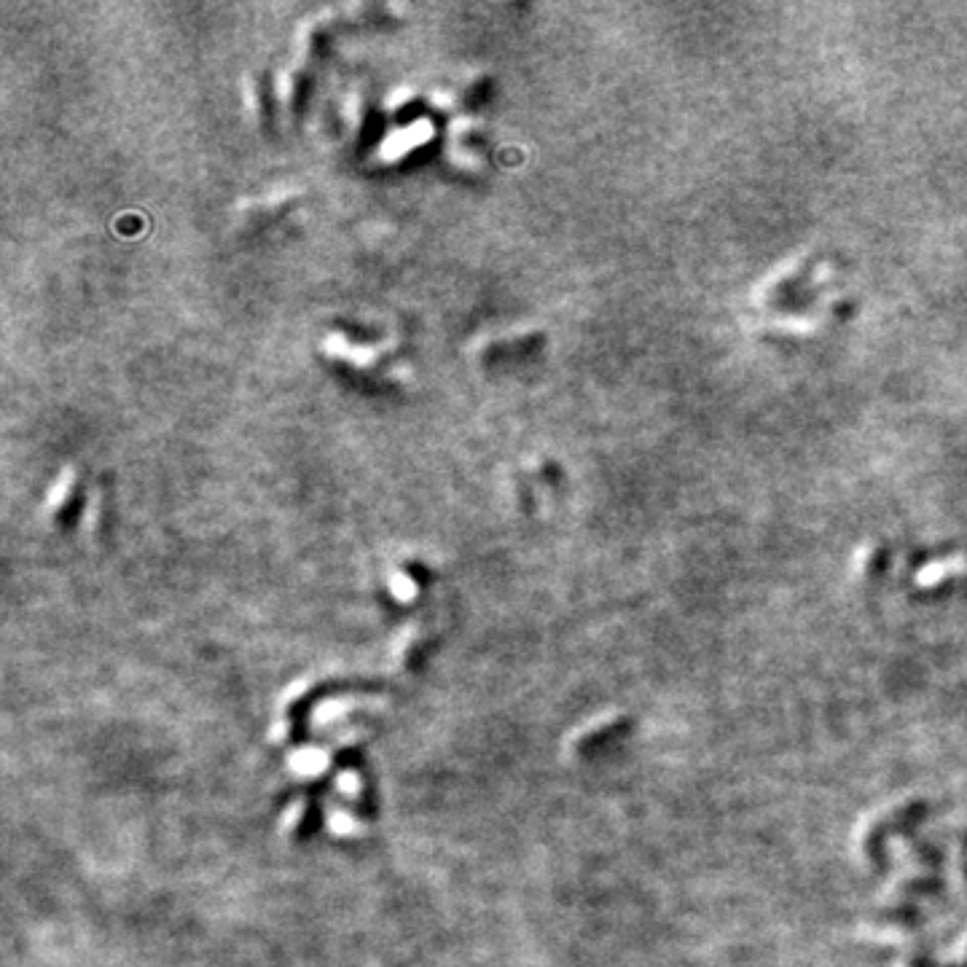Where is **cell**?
Returning a JSON list of instances; mask_svg holds the SVG:
<instances>
[]
</instances>
